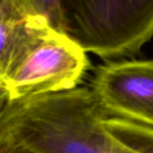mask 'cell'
<instances>
[{
  "mask_svg": "<svg viewBox=\"0 0 153 153\" xmlns=\"http://www.w3.org/2000/svg\"><path fill=\"white\" fill-rule=\"evenodd\" d=\"M105 118L89 88L79 86L9 100L0 123L35 153H131Z\"/></svg>",
  "mask_w": 153,
  "mask_h": 153,
  "instance_id": "1",
  "label": "cell"
},
{
  "mask_svg": "<svg viewBox=\"0 0 153 153\" xmlns=\"http://www.w3.org/2000/svg\"><path fill=\"white\" fill-rule=\"evenodd\" d=\"M0 84H1V83H0Z\"/></svg>",
  "mask_w": 153,
  "mask_h": 153,
  "instance_id": "11",
  "label": "cell"
},
{
  "mask_svg": "<svg viewBox=\"0 0 153 153\" xmlns=\"http://www.w3.org/2000/svg\"><path fill=\"white\" fill-rule=\"evenodd\" d=\"M104 123L108 130L128 142L131 148V153H153V130L112 117H106Z\"/></svg>",
  "mask_w": 153,
  "mask_h": 153,
  "instance_id": "6",
  "label": "cell"
},
{
  "mask_svg": "<svg viewBox=\"0 0 153 153\" xmlns=\"http://www.w3.org/2000/svg\"><path fill=\"white\" fill-rule=\"evenodd\" d=\"M0 153H35L25 148L0 123Z\"/></svg>",
  "mask_w": 153,
  "mask_h": 153,
  "instance_id": "8",
  "label": "cell"
},
{
  "mask_svg": "<svg viewBox=\"0 0 153 153\" xmlns=\"http://www.w3.org/2000/svg\"><path fill=\"white\" fill-rule=\"evenodd\" d=\"M35 12L46 19L54 31L64 33L59 0H29Z\"/></svg>",
  "mask_w": 153,
  "mask_h": 153,
  "instance_id": "7",
  "label": "cell"
},
{
  "mask_svg": "<svg viewBox=\"0 0 153 153\" xmlns=\"http://www.w3.org/2000/svg\"><path fill=\"white\" fill-rule=\"evenodd\" d=\"M0 86H3V85H2V84H0Z\"/></svg>",
  "mask_w": 153,
  "mask_h": 153,
  "instance_id": "10",
  "label": "cell"
},
{
  "mask_svg": "<svg viewBox=\"0 0 153 153\" xmlns=\"http://www.w3.org/2000/svg\"><path fill=\"white\" fill-rule=\"evenodd\" d=\"M88 88L106 117L153 130V59L105 61L95 68Z\"/></svg>",
  "mask_w": 153,
  "mask_h": 153,
  "instance_id": "4",
  "label": "cell"
},
{
  "mask_svg": "<svg viewBox=\"0 0 153 153\" xmlns=\"http://www.w3.org/2000/svg\"><path fill=\"white\" fill-rule=\"evenodd\" d=\"M63 32L105 61L131 59L153 36V0H59Z\"/></svg>",
  "mask_w": 153,
  "mask_h": 153,
  "instance_id": "2",
  "label": "cell"
},
{
  "mask_svg": "<svg viewBox=\"0 0 153 153\" xmlns=\"http://www.w3.org/2000/svg\"><path fill=\"white\" fill-rule=\"evenodd\" d=\"M90 66L85 51L51 30L3 81L9 100L79 87Z\"/></svg>",
  "mask_w": 153,
  "mask_h": 153,
  "instance_id": "3",
  "label": "cell"
},
{
  "mask_svg": "<svg viewBox=\"0 0 153 153\" xmlns=\"http://www.w3.org/2000/svg\"><path fill=\"white\" fill-rule=\"evenodd\" d=\"M8 101H9V98H8L7 90L5 89L3 86H0V117H1Z\"/></svg>",
  "mask_w": 153,
  "mask_h": 153,
  "instance_id": "9",
  "label": "cell"
},
{
  "mask_svg": "<svg viewBox=\"0 0 153 153\" xmlns=\"http://www.w3.org/2000/svg\"><path fill=\"white\" fill-rule=\"evenodd\" d=\"M51 30L29 0H0V83Z\"/></svg>",
  "mask_w": 153,
  "mask_h": 153,
  "instance_id": "5",
  "label": "cell"
}]
</instances>
